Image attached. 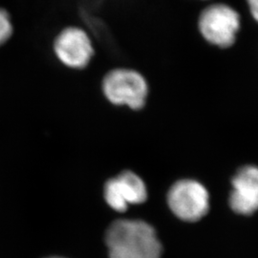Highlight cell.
Listing matches in <instances>:
<instances>
[{
  "mask_svg": "<svg viewBox=\"0 0 258 258\" xmlns=\"http://www.w3.org/2000/svg\"><path fill=\"white\" fill-rule=\"evenodd\" d=\"M109 258H161L162 244L148 223L134 219L113 222L105 233Z\"/></svg>",
  "mask_w": 258,
  "mask_h": 258,
  "instance_id": "cell-1",
  "label": "cell"
},
{
  "mask_svg": "<svg viewBox=\"0 0 258 258\" xmlns=\"http://www.w3.org/2000/svg\"><path fill=\"white\" fill-rule=\"evenodd\" d=\"M241 28L239 12L227 3L208 5L197 19V30L205 42L221 50L230 49L236 43Z\"/></svg>",
  "mask_w": 258,
  "mask_h": 258,
  "instance_id": "cell-2",
  "label": "cell"
},
{
  "mask_svg": "<svg viewBox=\"0 0 258 258\" xmlns=\"http://www.w3.org/2000/svg\"><path fill=\"white\" fill-rule=\"evenodd\" d=\"M102 92L116 106L142 110L148 103L150 87L147 78L132 68H116L105 75Z\"/></svg>",
  "mask_w": 258,
  "mask_h": 258,
  "instance_id": "cell-3",
  "label": "cell"
},
{
  "mask_svg": "<svg viewBox=\"0 0 258 258\" xmlns=\"http://www.w3.org/2000/svg\"><path fill=\"white\" fill-rule=\"evenodd\" d=\"M167 204L181 220L196 222L202 219L210 210V194L200 182L183 179L169 188Z\"/></svg>",
  "mask_w": 258,
  "mask_h": 258,
  "instance_id": "cell-4",
  "label": "cell"
},
{
  "mask_svg": "<svg viewBox=\"0 0 258 258\" xmlns=\"http://www.w3.org/2000/svg\"><path fill=\"white\" fill-rule=\"evenodd\" d=\"M104 199L114 211L125 212L130 205L144 203L148 199L147 185L140 176L125 170L106 182Z\"/></svg>",
  "mask_w": 258,
  "mask_h": 258,
  "instance_id": "cell-5",
  "label": "cell"
},
{
  "mask_svg": "<svg viewBox=\"0 0 258 258\" xmlns=\"http://www.w3.org/2000/svg\"><path fill=\"white\" fill-rule=\"evenodd\" d=\"M54 52L62 64L82 69L87 66L94 54L92 41L82 28L64 29L55 38Z\"/></svg>",
  "mask_w": 258,
  "mask_h": 258,
  "instance_id": "cell-6",
  "label": "cell"
},
{
  "mask_svg": "<svg viewBox=\"0 0 258 258\" xmlns=\"http://www.w3.org/2000/svg\"><path fill=\"white\" fill-rule=\"evenodd\" d=\"M231 210L238 214L250 215L258 211V166H241L231 179Z\"/></svg>",
  "mask_w": 258,
  "mask_h": 258,
  "instance_id": "cell-7",
  "label": "cell"
},
{
  "mask_svg": "<svg viewBox=\"0 0 258 258\" xmlns=\"http://www.w3.org/2000/svg\"><path fill=\"white\" fill-rule=\"evenodd\" d=\"M13 33V26L9 15L6 11L0 9V45L4 44Z\"/></svg>",
  "mask_w": 258,
  "mask_h": 258,
  "instance_id": "cell-8",
  "label": "cell"
},
{
  "mask_svg": "<svg viewBox=\"0 0 258 258\" xmlns=\"http://www.w3.org/2000/svg\"><path fill=\"white\" fill-rule=\"evenodd\" d=\"M246 3L251 19L258 24V0H246Z\"/></svg>",
  "mask_w": 258,
  "mask_h": 258,
  "instance_id": "cell-9",
  "label": "cell"
},
{
  "mask_svg": "<svg viewBox=\"0 0 258 258\" xmlns=\"http://www.w3.org/2000/svg\"><path fill=\"white\" fill-rule=\"evenodd\" d=\"M49 258H61V257H49Z\"/></svg>",
  "mask_w": 258,
  "mask_h": 258,
  "instance_id": "cell-10",
  "label": "cell"
},
{
  "mask_svg": "<svg viewBox=\"0 0 258 258\" xmlns=\"http://www.w3.org/2000/svg\"><path fill=\"white\" fill-rule=\"evenodd\" d=\"M204 1H205V0H204Z\"/></svg>",
  "mask_w": 258,
  "mask_h": 258,
  "instance_id": "cell-11",
  "label": "cell"
}]
</instances>
